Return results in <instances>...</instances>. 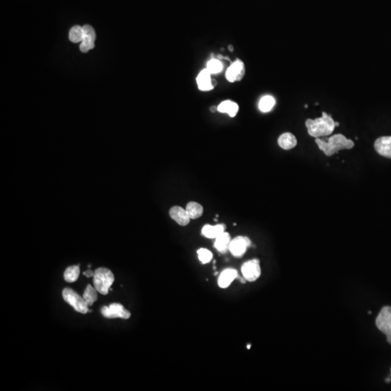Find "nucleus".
<instances>
[{
    "mask_svg": "<svg viewBox=\"0 0 391 391\" xmlns=\"http://www.w3.org/2000/svg\"><path fill=\"white\" fill-rule=\"evenodd\" d=\"M220 113H228L231 117H235L238 111V105L234 102L226 100L222 102L218 107Z\"/></svg>",
    "mask_w": 391,
    "mask_h": 391,
    "instance_id": "17",
    "label": "nucleus"
},
{
    "mask_svg": "<svg viewBox=\"0 0 391 391\" xmlns=\"http://www.w3.org/2000/svg\"><path fill=\"white\" fill-rule=\"evenodd\" d=\"M225 229L224 225H217L215 226L206 225L202 228V234L208 238H216L220 235L225 232Z\"/></svg>",
    "mask_w": 391,
    "mask_h": 391,
    "instance_id": "15",
    "label": "nucleus"
},
{
    "mask_svg": "<svg viewBox=\"0 0 391 391\" xmlns=\"http://www.w3.org/2000/svg\"><path fill=\"white\" fill-rule=\"evenodd\" d=\"M228 48H229V50L231 51H233V50H234V48H233V46L231 45L229 46V47H228Z\"/></svg>",
    "mask_w": 391,
    "mask_h": 391,
    "instance_id": "30",
    "label": "nucleus"
},
{
    "mask_svg": "<svg viewBox=\"0 0 391 391\" xmlns=\"http://www.w3.org/2000/svg\"><path fill=\"white\" fill-rule=\"evenodd\" d=\"M63 297L65 302L70 305L75 310L81 314H86L88 312V307L84 298L81 297L74 290L66 288L63 290Z\"/></svg>",
    "mask_w": 391,
    "mask_h": 391,
    "instance_id": "4",
    "label": "nucleus"
},
{
    "mask_svg": "<svg viewBox=\"0 0 391 391\" xmlns=\"http://www.w3.org/2000/svg\"><path fill=\"white\" fill-rule=\"evenodd\" d=\"M80 268L78 265L69 267L64 272L65 280L68 283H73L78 280Z\"/></svg>",
    "mask_w": 391,
    "mask_h": 391,
    "instance_id": "21",
    "label": "nucleus"
},
{
    "mask_svg": "<svg viewBox=\"0 0 391 391\" xmlns=\"http://www.w3.org/2000/svg\"><path fill=\"white\" fill-rule=\"evenodd\" d=\"M307 107H308V105H307V104H306V105H305V108H307Z\"/></svg>",
    "mask_w": 391,
    "mask_h": 391,
    "instance_id": "32",
    "label": "nucleus"
},
{
    "mask_svg": "<svg viewBox=\"0 0 391 391\" xmlns=\"http://www.w3.org/2000/svg\"><path fill=\"white\" fill-rule=\"evenodd\" d=\"M170 216L181 226H186L188 225L191 220L187 209L178 206H175L171 208L170 210Z\"/></svg>",
    "mask_w": 391,
    "mask_h": 391,
    "instance_id": "10",
    "label": "nucleus"
},
{
    "mask_svg": "<svg viewBox=\"0 0 391 391\" xmlns=\"http://www.w3.org/2000/svg\"><path fill=\"white\" fill-rule=\"evenodd\" d=\"M102 314L106 318H122L128 320L131 314L120 304H111L109 306H103L101 309Z\"/></svg>",
    "mask_w": 391,
    "mask_h": 391,
    "instance_id": "6",
    "label": "nucleus"
},
{
    "mask_svg": "<svg viewBox=\"0 0 391 391\" xmlns=\"http://www.w3.org/2000/svg\"><path fill=\"white\" fill-rule=\"evenodd\" d=\"M84 274L87 277H94V272L91 270H88V271L84 272Z\"/></svg>",
    "mask_w": 391,
    "mask_h": 391,
    "instance_id": "27",
    "label": "nucleus"
},
{
    "mask_svg": "<svg viewBox=\"0 0 391 391\" xmlns=\"http://www.w3.org/2000/svg\"><path fill=\"white\" fill-rule=\"evenodd\" d=\"M97 292L98 291H97V289L93 288L91 285H88L85 288L83 298H84L88 306H92L93 304L97 302V298H98Z\"/></svg>",
    "mask_w": 391,
    "mask_h": 391,
    "instance_id": "20",
    "label": "nucleus"
},
{
    "mask_svg": "<svg viewBox=\"0 0 391 391\" xmlns=\"http://www.w3.org/2000/svg\"><path fill=\"white\" fill-rule=\"evenodd\" d=\"M336 127L339 126V122H336Z\"/></svg>",
    "mask_w": 391,
    "mask_h": 391,
    "instance_id": "31",
    "label": "nucleus"
},
{
    "mask_svg": "<svg viewBox=\"0 0 391 391\" xmlns=\"http://www.w3.org/2000/svg\"><path fill=\"white\" fill-rule=\"evenodd\" d=\"M238 272L234 269H227L222 271L218 279V285L222 289H226L237 277Z\"/></svg>",
    "mask_w": 391,
    "mask_h": 391,
    "instance_id": "13",
    "label": "nucleus"
},
{
    "mask_svg": "<svg viewBox=\"0 0 391 391\" xmlns=\"http://www.w3.org/2000/svg\"></svg>",
    "mask_w": 391,
    "mask_h": 391,
    "instance_id": "33",
    "label": "nucleus"
},
{
    "mask_svg": "<svg viewBox=\"0 0 391 391\" xmlns=\"http://www.w3.org/2000/svg\"><path fill=\"white\" fill-rule=\"evenodd\" d=\"M244 64L241 60H237V61L232 63V65L228 68L225 76L230 82H235L240 81L244 76Z\"/></svg>",
    "mask_w": 391,
    "mask_h": 391,
    "instance_id": "9",
    "label": "nucleus"
},
{
    "mask_svg": "<svg viewBox=\"0 0 391 391\" xmlns=\"http://www.w3.org/2000/svg\"><path fill=\"white\" fill-rule=\"evenodd\" d=\"M84 30L80 26H75L70 30L69 39L73 43L82 42L84 40Z\"/></svg>",
    "mask_w": 391,
    "mask_h": 391,
    "instance_id": "22",
    "label": "nucleus"
},
{
    "mask_svg": "<svg viewBox=\"0 0 391 391\" xmlns=\"http://www.w3.org/2000/svg\"><path fill=\"white\" fill-rule=\"evenodd\" d=\"M215 242V247L219 252H225L229 249L230 243H231V236L228 233H222L217 237Z\"/></svg>",
    "mask_w": 391,
    "mask_h": 391,
    "instance_id": "16",
    "label": "nucleus"
},
{
    "mask_svg": "<svg viewBox=\"0 0 391 391\" xmlns=\"http://www.w3.org/2000/svg\"><path fill=\"white\" fill-rule=\"evenodd\" d=\"M211 73L208 71L207 69L202 70L196 78L198 87L199 90L203 91H210L213 89L214 85L211 79Z\"/></svg>",
    "mask_w": 391,
    "mask_h": 391,
    "instance_id": "12",
    "label": "nucleus"
},
{
    "mask_svg": "<svg viewBox=\"0 0 391 391\" xmlns=\"http://www.w3.org/2000/svg\"><path fill=\"white\" fill-rule=\"evenodd\" d=\"M199 260L203 264L209 263L212 259V254L206 249H200L197 252Z\"/></svg>",
    "mask_w": 391,
    "mask_h": 391,
    "instance_id": "24",
    "label": "nucleus"
},
{
    "mask_svg": "<svg viewBox=\"0 0 391 391\" xmlns=\"http://www.w3.org/2000/svg\"><path fill=\"white\" fill-rule=\"evenodd\" d=\"M186 209L191 219H197V218H200L203 214L204 211L202 205L194 202H189L187 204Z\"/></svg>",
    "mask_w": 391,
    "mask_h": 391,
    "instance_id": "19",
    "label": "nucleus"
},
{
    "mask_svg": "<svg viewBox=\"0 0 391 391\" xmlns=\"http://www.w3.org/2000/svg\"><path fill=\"white\" fill-rule=\"evenodd\" d=\"M315 142L320 150L327 156H333L340 150H351L354 147V141L348 139L343 134L333 136L328 138L327 141L317 138Z\"/></svg>",
    "mask_w": 391,
    "mask_h": 391,
    "instance_id": "1",
    "label": "nucleus"
},
{
    "mask_svg": "<svg viewBox=\"0 0 391 391\" xmlns=\"http://www.w3.org/2000/svg\"><path fill=\"white\" fill-rule=\"evenodd\" d=\"M241 272L246 281L255 282L260 277L261 268L258 259H252L242 265Z\"/></svg>",
    "mask_w": 391,
    "mask_h": 391,
    "instance_id": "7",
    "label": "nucleus"
},
{
    "mask_svg": "<svg viewBox=\"0 0 391 391\" xmlns=\"http://www.w3.org/2000/svg\"><path fill=\"white\" fill-rule=\"evenodd\" d=\"M374 149L380 155L391 159V136H382L374 142Z\"/></svg>",
    "mask_w": 391,
    "mask_h": 391,
    "instance_id": "11",
    "label": "nucleus"
},
{
    "mask_svg": "<svg viewBox=\"0 0 391 391\" xmlns=\"http://www.w3.org/2000/svg\"><path fill=\"white\" fill-rule=\"evenodd\" d=\"M83 30H84V39L95 41L96 32L91 26L85 25V26H83Z\"/></svg>",
    "mask_w": 391,
    "mask_h": 391,
    "instance_id": "25",
    "label": "nucleus"
},
{
    "mask_svg": "<svg viewBox=\"0 0 391 391\" xmlns=\"http://www.w3.org/2000/svg\"><path fill=\"white\" fill-rule=\"evenodd\" d=\"M376 326L386 336L388 343L391 345V306H384L377 319Z\"/></svg>",
    "mask_w": 391,
    "mask_h": 391,
    "instance_id": "5",
    "label": "nucleus"
},
{
    "mask_svg": "<svg viewBox=\"0 0 391 391\" xmlns=\"http://www.w3.org/2000/svg\"><path fill=\"white\" fill-rule=\"evenodd\" d=\"M391 381V380L390 377H388V378L386 379V383H390Z\"/></svg>",
    "mask_w": 391,
    "mask_h": 391,
    "instance_id": "29",
    "label": "nucleus"
},
{
    "mask_svg": "<svg viewBox=\"0 0 391 391\" xmlns=\"http://www.w3.org/2000/svg\"><path fill=\"white\" fill-rule=\"evenodd\" d=\"M275 104V100L272 96H264L261 98L259 102V109L262 113H268L271 111Z\"/></svg>",
    "mask_w": 391,
    "mask_h": 391,
    "instance_id": "18",
    "label": "nucleus"
},
{
    "mask_svg": "<svg viewBox=\"0 0 391 391\" xmlns=\"http://www.w3.org/2000/svg\"><path fill=\"white\" fill-rule=\"evenodd\" d=\"M94 47V41L91 40L84 39L80 45V50L82 52H88Z\"/></svg>",
    "mask_w": 391,
    "mask_h": 391,
    "instance_id": "26",
    "label": "nucleus"
},
{
    "mask_svg": "<svg viewBox=\"0 0 391 391\" xmlns=\"http://www.w3.org/2000/svg\"><path fill=\"white\" fill-rule=\"evenodd\" d=\"M251 240L249 238L238 236L230 243L229 250L234 256L240 257L246 252V249L250 246Z\"/></svg>",
    "mask_w": 391,
    "mask_h": 391,
    "instance_id": "8",
    "label": "nucleus"
},
{
    "mask_svg": "<svg viewBox=\"0 0 391 391\" xmlns=\"http://www.w3.org/2000/svg\"><path fill=\"white\" fill-rule=\"evenodd\" d=\"M223 68L222 63L219 60L216 59H212L209 60L206 65V69L211 74H217V73H221Z\"/></svg>",
    "mask_w": 391,
    "mask_h": 391,
    "instance_id": "23",
    "label": "nucleus"
},
{
    "mask_svg": "<svg viewBox=\"0 0 391 391\" xmlns=\"http://www.w3.org/2000/svg\"><path fill=\"white\" fill-rule=\"evenodd\" d=\"M218 110V107H211V111L215 112V110Z\"/></svg>",
    "mask_w": 391,
    "mask_h": 391,
    "instance_id": "28",
    "label": "nucleus"
},
{
    "mask_svg": "<svg viewBox=\"0 0 391 391\" xmlns=\"http://www.w3.org/2000/svg\"><path fill=\"white\" fill-rule=\"evenodd\" d=\"M308 134L314 138L327 136L330 135L336 128V122L325 112H323L321 118L308 119L306 121Z\"/></svg>",
    "mask_w": 391,
    "mask_h": 391,
    "instance_id": "2",
    "label": "nucleus"
},
{
    "mask_svg": "<svg viewBox=\"0 0 391 391\" xmlns=\"http://www.w3.org/2000/svg\"><path fill=\"white\" fill-rule=\"evenodd\" d=\"M115 280L114 274L107 268H100L94 274V285L99 293L107 295Z\"/></svg>",
    "mask_w": 391,
    "mask_h": 391,
    "instance_id": "3",
    "label": "nucleus"
},
{
    "mask_svg": "<svg viewBox=\"0 0 391 391\" xmlns=\"http://www.w3.org/2000/svg\"><path fill=\"white\" fill-rule=\"evenodd\" d=\"M278 144L285 150H291L297 145V139L293 134L285 133L278 138Z\"/></svg>",
    "mask_w": 391,
    "mask_h": 391,
    "instance_id": "14",
    "label": "nucleus"
}]
</instances>
